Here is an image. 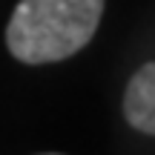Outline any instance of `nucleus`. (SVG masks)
Listing matches in <instances>:
<instances>
[{"mask_svg":"<svg viewBox=\"0 0 155 155\" xmlns=\"http://www.w3.org/2000/svg\"><path fill=\"white\" fill-rule=\"evenodd\" d=\"M124 118L132 129L155 135V61L144 63L129 78L124 92Z\"/></svg>","mask_w":155,"mask_h":155,"instance_id":"obj_2","label":"nucleus"},{"mask_svg":"<svg viewBox=\"0 0 155 155\" xmlns=\"http://www.w3.org/2000/svg\"><path fill=\"white\" fill-rule=\"evenodd\" d=\"M106 0H20L6 26L12 58L29 66L72 58L98 32Z\"/></svg>","mask_w":155,"mask_h":155,"instance_id":"obj_1","label":"nucleus"},{"mask_svg":"<svg viewBox=\"0 0 155 155\" xmlns=\"http://www.w3.org/2000/svg\"><path fill=\"white\" fill-rule=\"evenodd\" d=\"M40 155H61V152H40Z\"/></svg>","mask_w":155,"mask_h":155,"instance_id":"obj_3","label":"nucleus"}]
</instances>
